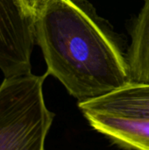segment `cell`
<instances>
[{
  "instance_id": "cell-1",
  "label": "cell",
  "mask_w": 149,
  "mask_h": 150,
  "mask_svg": "<svg viewBox=\"0 0 149 150\" xmlns=\"http://www.w3.org/2000/svg\"><path fill=\"white\" fill-rule=\"evenodd\" d=\"M34 33L46 73L59 80L78 104L130 83L126 57L78 2L50 0L34 20Z\"/></svg>"
},
{
  "instance_id": "cell-2",
  "label": "cell",
  "mask_w": 149,
  "mask_h": 150,
  "mask_svg": "<svg viewBox=\"0 0 149 150\" xmlns=\"http://www.w3.org/2000/svg\"><path fill=\"white\" fill-rule=\"evenodd\" d=\"M47 76L31 72L0 84V150H45L54 117L44 99Z\"/></svg>"
},
{
  "instance_id": "cell-3",
  "label": "cell",
  "mask_w": 149,
  "mask_h": 150,
  "mask_svg": "<svg viewBox=\"0 0 149 150\" xmlns=\"http://www.w3.org/2000/svg\"><path fill=\"white\" fill-rule=\"evenodd\" d=\"M34 20L19 0H0V70L6 77L31 73Z\"/></svg>"
},
{
  "instance_id": "cell-4",
  "label": "cell",
  "mask_w": 149,
  "mask_h": 150,
  "mask_svg": "<svg viewBox=\"0 0 149 150\" xmlns=\"http://www.w3.org/2000/svg\"><path fill=\"white\" fill-rule=\"evenodd\" d=\"M98 133L133 150H149V120L99 112H83Z\"/></svg>"
},
{
  "instance_id": "cell-5",
  "label": "cell",
  "mask_w": 149,
  "mask_h": 150,
  "mask_svg": "<svg viewBox=\"0 0 149 150\" xmlns=\"http://www.w3.org/2000/svg\"><path fill=\"white\" fill-rule=\"evenodd\" d=\"M82 112L149 120V83H129L97 99L78 104Z\"/></svg>"
},
{
  "instance_id": "cell-6",
  "label": "cell",
  "mask_w": 149,
  "mask_h": 150,
  "mask_svg": "<svg viewBox=\"0 0 149 150\" xmlns=\"http://www.w3.org/2000/svg\"><path fill=\"white\" fill-rule=\"evenodd\" d=\"M126 61L130 83H149V0L133 25Z\"/></svg>"
},
{
  "instance_id": "cell-7",
  "label": "cell",
  "mask_w": 149,
  "mask_h": 150,
  "mask_svg": "<svg viewBox=\"0 0 149 150\" xmlns=\"http://www.w3.org/2000/svg\"><path fill=\"white\" fill-rule=\"evenodd\" d=\"M21 6L26 15L33 20L41 13L50 0H19Z\"/></svg>"
}]
</instances>
